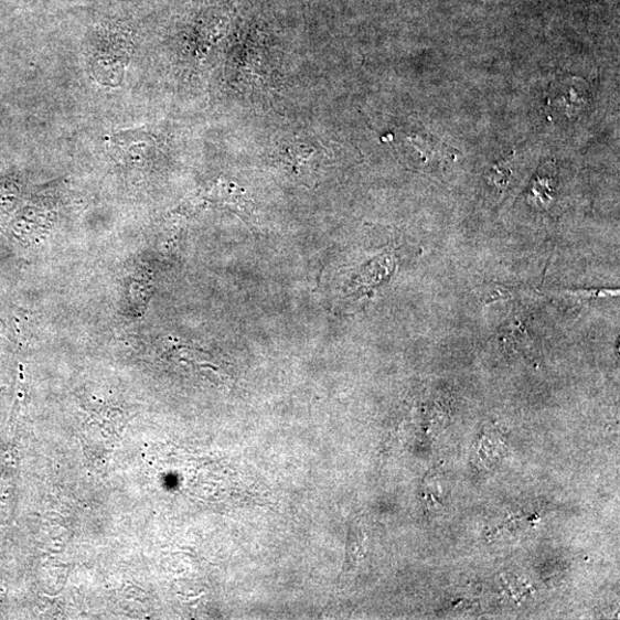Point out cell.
I'll list each match as a JSON object with an SVG mask.
<instances>
[{"instance_id": "cell-1", "label": "cell", "mask_w": 620, "mask_h": 620, "mask_svg": "<svg viewBox=\"0 0 620 620\" xmlns=\"http://www.w3.org/2000/svg\"><path fill=\"white\" fill-rule=\"evenodd\" d=\"M360 531L355 525L350 526L348 547H346V563L344 570H350L355 565H357V557L360 556Z\"/></svg>"}]
</instances>
